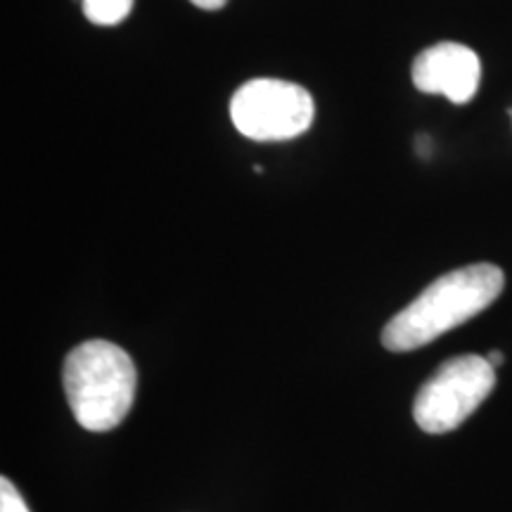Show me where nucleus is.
I'll use <instances>...</instances> for the list:
<instances>
[{
    "label": "nucleus",
    "instance_id": "f257e3e1",
    "mask_svg": "<svg viewBox=\"0 0 512 512\" xmlns=\"http://www.w3.org/2000/svg\"><path fill=\"white\" fill-rule=\"evenodd\" d=\"M503 287L505 275L494 264H472L441 275L384 325V349L403 354L427 347L489 309L501 297Z\"/></svg>",
    "mask_w": 512,
    "mask_h": 512
},
{
    "label": "nucleus",
    "instance_id": "f03ea898",
    "mask_svg": "<svg viewBox=\"0 0 512 512\" xmlns=\"http://www.w3.org/2000/svg\"><path fill=\"white\" fill-rule=\"evenodd\" d=\"M64 394L83 430L119 427L136 399V366L131 356L107 339H88L69 351L62 370Z\"/></svg>",
    "mask_w": 512,
    "mask_h": 512
},
{
    "label": "nucleus",
    "instance_id": "7ed1b4c3",
    "mask_svg": "<svg viewBox=\"0 0 512 512\" xmlns=\"http://www.w3.org/2000/svg\"><path fill=\"white\" fill-rule=\"evenodd\" d=\"M496 368L486 356H456L441 363L420 387L413 403V418L427 434L458 430L494 392Z\"/></svg>",
    "mask_w": 512,
    "mask_h": 512
},
{
    "label": "nucleus",
    "instance_id": "20e7f679",
    "mask_svg": "<svg viewBox=\"0 0 512 512\" xmlns=\"http://www.w3.org/2000/svg\"><path fill=\"white\" fill-rule=\"evenodd\" d=\"M230 119L245 138L259 143L304 136L316 119V102L304 86L280 79H254L235 91Z\"/></svg>",
    "mask_w": 512,
    "mask_h": 512
},
{
    "label": "nucleus",
    "instance_id": "39448f33",
    "mask_svg": "<svg viewBox=\"0 0 512 512\" xmlns=\"http://www.w3.org/2000/svg\"><path fill=\"white\" fill-rule=\"evenodd\" d=\"M482 81V62L472 48L437 43L422 50L413 62V83L420 93L444 95L453 105H467Z\"/></svg>",
    "mask_w": 512,
    "mask_h": 512
},
{
    "label": "nucleus",
    "instance_id": "423d86ee",
    "mask_svg": "<svg viewBox=\"0 0 512 512\" xmlns=\"http://www.w3.org/2000/svg\"><path fill=\"white\" fill-rule=\"evenodd\" d=\"M83 15L98 27H114L131 15L133 0H81Z\"/></svg>",
    "mask_w": 512,
    "mask_h": 512
},
{
    "label": "nucleus",
    "instance_id": "0eeeda50",
    "mask_svg": "<svg viewBox=\"0 0 512 512\" xmlns=\"http://www.w3.org/2000/svg\"><path fill=\"white\" fill-rule=\"evenodd\" d=\"M0 512H31L17 486L8 477L0 479Z\"/></svg>",
    "mask_w": 512,
    "mask_h": 512
},
{
    "label": "nucleus",
    "instance_id": "6e6552de",
    "mask_svg": "<svg viewBox=\"0 0 512 512\" xmlns=\"http://www.w3.org/2000/svg\"><path fill=\"white\" fill-rule=\"evenodd\" d=\"M192 5H197L200 10H207V12H214V10H221L223 5L228 3V0H190Z\"/></svg>",
    "mask_w": 512,
    "mask_h": 512
},
{
    "label": "nucleus",
    "instance_id": "1a4fd4ad",
    "mask_svg": "<svg viewBox=\"0 0 512 512\" xmlns=\"http://www.w3.org/2000/svg\"><path fill=\"white\" fill-rule=\"evenodd\" d=\"M486 361H489L494 368L501 366V363H503V354H501V351H491V354L486 356Z\"/></svg>",
    "mask_w": 512,
    "mask_h": 512
}]
</instances>
